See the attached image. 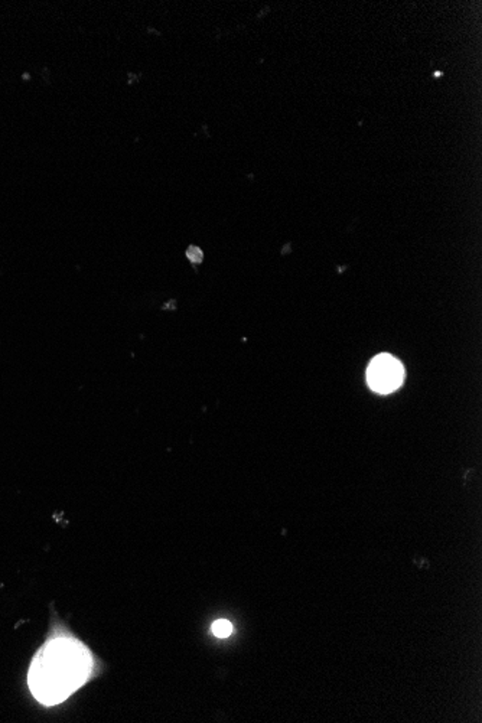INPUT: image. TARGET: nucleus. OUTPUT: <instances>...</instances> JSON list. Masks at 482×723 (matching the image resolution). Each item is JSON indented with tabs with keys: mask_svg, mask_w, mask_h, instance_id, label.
<instances>
[{
	"mask_svg": "<svg viewBox=\"0 0 482 723\" xmlns=\"http://www.w3.org/2000/svg\"><path fill=\"white\" fill-rule=\"evenodd\" d=\"M91 673L90 649L76 638L58 637L46 642L32 660L28 683L38 702L54 706L77 691Z\"/></svg>",
	"mask_w": 482,
	"mask_h": 723,
	"instance_id": "nucleus-1",
	"label": "nucleus"
},
{
	"mask_svg": "<svg viewBox=\"0 0 482 723\" xmlns=\"http://www.w3.org/2000/svg\"><path fill=\"white\" fill-rule=\"evenodd\" d=\"M212 634L219 638H227L233 633V624L227 619H219L212 624Z\"/></svg>",
	"mask_w": 482,
	"mask_h": 723,
	"instance_id": "nucleus-3",
	"label": "nucleus"
},
{
	"mask_svg": "<svg viewBox=\"0 0 482 723\" xmlns=\"http://www.w3.org/2000/svg\"><path fill=\"white\" fill-rule=\"evenodd\" d=\"M404 370L399 359L389 354L377 355L369 367L367 380L370 387L381 394H389L403 383Z\"/></svg>",
	"mask_w": 482,
	"mask_h": 723,
	"instance_id": "nucleus-2",
	"label": "nucleus"
},
{
	"mask_svg": "<svg viewBox=\"0 0 482 723\" xmlns=\"http://www.w3.org/2000/svg\"><path fill=\"white\" fill-rule=\"evenodd\" d=\"M186 257L188 260L192 263V264H200L202 263V259H204V253L200 247L197 246H189L188 250H186Z\"/></svg>",
	"mask_w": 482,
	"mask_h": 723,
	"instance_id": "nucleus-4",
	"label": "nucleus"
}]
</instances>
